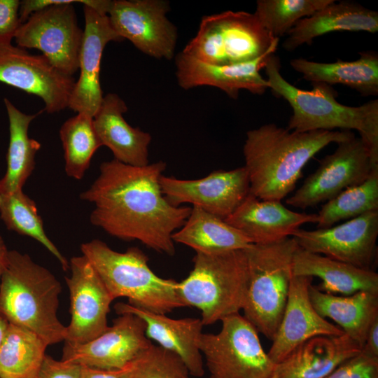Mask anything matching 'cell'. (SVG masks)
Wrapping results in <instances>:
<instances>
[{
  "mask_svg": "<svg viewBox=\"0 0 378 378\" xmlns=\"http://www.w3.org/2000/svg\"><path fill=\"white\" fill-rule=\"evenodd\" d=\"M361 350L371 356L378 357V317L370 325Z\"/></svg>",
  "mask_w": 378,
  "mask_h": 378,
  "instance_id": "obj_42",
  "label": "cell"
},
{
  "mask_svg": "<svg viewBox=\"0 0 378 378\" xmlns=\"http://www.w3.org/2000/svg\"><path fill=\"white\" fill-rule=\"evenodd\" d=\"M354 136L345 130L296 132L273 123L248 131L243 153L250 193L262 200L281 201L294 190L312 157L328 144Z\"/></svg>",
  "mask_w": 378,
  "mask_h": 378,
  "instance_id": "obj_2",
  "label": "cell"
},
{
  "mask_svg": "<svg viewBox=\"0 0 378 378\" xmlns=\"http://www.w3.org/2000/svg\"><path fill=\"white\" fill-rule=\"evenodd\" d=\"M48 346L34 333L10 324L0 347V378H38Z\"/></svg>",
  "mask_w": 378,
  "mask_h": 378,
  "instance_id": "obj_31",
  "label": "cell"
},
{
  "mask_svg": "<svg viewBox=\"0 0 378 378\" xmlns=\"http://www.w3.org/2000/svg\"><path fill=\"white\" fill-rule=\"evenodd\" d=\"M83 38L74 4H64L32 13L20 24L14 40L20 48L41 51L59 72L74 77Z\"/></svg>",
  "mask_w": 378,
  "mask_h": 378,
  "instance_id": "obj_10",
  "label": "cell"
},
{
  "mask_svg": "<svg viewBox=\"0 0 378 378\" xmlns=\"http://www.w3.org/2000/svg\"><path fill=\"white\" fill-rule=\"evenodd\" d=\"M275 38L254 13L227 10L204 16L182 52L210 64H234L258 57Z\"/></svg>",
  "mask_w": 378,
  "mask_h": 378,
  "instance_id": "obj_8",
  "label": "cell"
},
{
  "mask_svg": "<svg viewBox=\"0 0 378 378\" xmlns=\"http://www.w3.org/2000/svg\"><path fill=\"white\" fill-rule=\"evenodd\" d=\"M130 378H191V374L177 355L152 344L134 360Z\"/></svg>",
  "mask_w": 378,
  "mask_h": 378,
  "instance_id": "obj_36",
  "label": "cell"
},
{
  "mask_svg": "<svg viewBox=\"0 0 378 378\" xmlns=\"http://www.w3.org/2000/svg\"><path fill=\"white\" fill-rule=\"evenodd\" d=\"M290 64L308 81L330 86L342 84L363 96L378 94V55L375 52H360L359 58L354 61L326 63L295 58Z\"/></svg>",
  "mask_w": 378,
  "mask_h": 378,
  "instance_id": "obj_28",
  "label": "cell"
},
{
  "mask_svg": "<svg viewBox=\"0 0 378 378\" xmlns=\"http://www.w3.org/2000/svg\"><path fill=\"white\" fill-rule=\"evenodd\" d=\"M71 271L65 280L70 299L71 320L64 343L78 345L88 342L108 327L107 315L113 299L96 270L83 255L69 262Z\"/></svg>",
  "mask_w": 378,
  "mask_h": 378,
  "instance_id": "obj_15",
  "label": "cell"
},
{
  "mask_svg": "<svg viewBox=\"0 0 378 378\" xmlns=\"http://www.w3.org/2000/svg\"><path fill=\"white\" fill-rule=\"evenodd\" d=\"M324 378H378V357L361 350Z\"/></svg>",
  "mask_w": 378,
  "mask_h": 378,
  "instance_id": "obj_37",
  "label": "cell"
},
{
  "mask_svg": "<svg viewBox=\"0 0 378 378\" xmlns=\"http://www.w3.org/2000/svg\"><path fill=\"white\" fill-rule=\"evenodd\" d=\"M265 70L269 89L293 109L287 129L296 132L356 130L369 149L373 165L378 167V99L349 106L337 102V92L326 83H312L311 90L300 89L282 76L279 59L274 54Z\"/></svg>",
  "mask_w": 378,
  "mask_h": 378,
  "instance_id": "obj_3",
  "label": "cell"
},
{
  "mask_svg": "<svg viewBox=\"0 0 378 378\" xmlns=\"http://www.w3.org/2000/svg\"><path fill=\"white\" fill-rule=\"evenodd\" d=\"M167 164L158 161L136 167L115 159L102 162L99 174L82 200L94 204L92 225L124 241H139L161 253H175L172 234L188 218L191 207L174 206L160 181Z\"/></svg>",
  "mask_w": 378,
  "mask_h": 378,
  "instance_id": "obj_1",
  "label": "cell"
},
{
  "mask_svg": "<svg viewBox=\"0 0 378 378\" xmlns=\"http://www.w3.org/2000/svg\"><path fill=\"white\" fill-rule=\"evenodd\" d=\"M210 378V377H209Z\"/></svg>",
  "mask_w": 378,
  "mask_h": 378,
  "instance_id": "obj_46",
  "label": "cell"
},
{
  "mask_svg": "<svg viewBox=\"0 0 378 378\" xmlns=\"http://www.w3.org/2000/svg\"><path fill=\"white\" fill-rule=\"evenodd\" d=\"M333 0H258L254 15L274 38L287 34L300 20Z\"/></svg>",
  "mask_w": 378,
  "mask_h": 378,
  "instance_id": "obj_35",
  "label": "cell"
},
{
  "mask_svg": "<svg viewBox=\"0 0 378 378\" xmlns=\"http://www.w3.org/2000/svg\"><path fill=\"white\" fill-rule=\"evenodd\" d=\"M342 31L377 32L378 13L357 3L333 0L296 23L282 46L291 51L323 34Z\"/></svg>",
  "mask_w": 378,
  "mask_h": 378,
  "instance_id": "obj_25",
  "label": "cell"
},
{
  "mask_svg": "<svg viewBox=\"0 0 378 378\" xmlns=\"http://www.w3.org/2000/svg\"><path fill=\"white\" fill-rule=\"evenodd\" d=\"M309 293L319 315L334 321L362 349L368 329L378 317V293L358 291L337 296L321 291L312 284Z\"/></svg>",
  "mask_w": 378,
  "mask_h": 378,
  "instance_id": "obj_27",
  "label": "cell"
},
{
  "mask_svg": "<svg viewBox=\"0 0 378 378\" xmlns=\"http://www.w3.org/2000/svg\"><path fill=\"white\" fill-rule=\"evenodd\" d=\"M85 27L78 57L80 74L71 94L69 106L76 113L94 117L102 99L99 73L102 57L111 41H124L113 29L107 15L83 6Z\"/></svg>",
  "mask_w": 378,
  "mask_h": 378,
  "instance_id": "obj_19",
  "label": "cell"
},
{
  "mask_svg": "<svg viewBox=\"0 0 378 378\" xmlns=\"http://www.w3.org/2000/svg\"><path fill=\"white\" fill-rule=\"evenodd\" d=\"M114 309L119 315L132 314L140 317L145 323L146 335L149 340L177 355L192 376L204 375L202 355L198 347L204 326L201 318L174 319L124 302L116 303Z\"/></svg>",
  "mask_w": 378,
  "mask_h": 378,
  "instance_id": "obj_22",
  "label": "cell"
},
{
  "mask_svg": "<svg viewBox=\"0 0 378 378\" xmlns=\"http://www.w3.org/2000/svg\"><path fill=\"white\" fill-rule=\"evenodd\" d=\"M0 218L8 230L36 240L57 259L64 270L69 269V261L46 235L35 202L22 189L0 195Z\"/></svg>",
  "mask_w": 378,
  "mask_h": 378,
  "instance_id": "obj_33",
  "label": "cell"
},
{
  "mask_svg": "<svg viewBox=\"0 0 378 378\" xmlns=\"http://www.w3.org/2000/svg\"><path fill=\"white\" fill-rule=\"evenodd\" d=\"M225 221L251 244H267L291 237L306 223H317V214L293 211L281 201L262 200L249 193Z\"/></svg>",
  "mask_w": 378,
  "mask_h": 378,
  "instance_id": "obj_21",
  "label": "cell"
},
{
  "mask_svg": "<svg viewBox=\"0 0 378 378\" xmlns=\"http://www.w3.org/2000/svg\"><path fill=\"white\" fill-rule=\"evenodd\" d=\"M4 102L8 118L9 144L6 154V171L0 178V195L22 190L35 167V157L41 144L30 138L31 122L42 111L27 114L20 111L8 99Z\"/></svg>",
  "mask_w": 378,
  "mask_h": 378,
  "instance_id": "obj_29",
  "label": "cell"
},
{
  "mask_svg": "<svg viewBox=\"0 0 378 378\" xmlns=\"http://www.w3.org/2000/svg\"><path fill=\"white\" fill-rule=\"evenodd\" d=\"M75 82L42 54L34 55L12 44L0 46V83L38 97L48 113L68 108Z\"/></svg>",
  "mask_w": 378,
  "mask_h": 378,
  "instance_id": "obj_14",
  "label": "cell"
},
{
  "mask_svg": "<svg viewBox=\"0 0 378 378\" xmlns=\"http://www.w3.org/2000/svg\"><path fill=\"white\" fill-rule=\"evenodd\" d=\"M293 276H317L316 288L328 293L344 295L358 291L378 293V274L352 265L305 251L300 247L293 258Z\"/></svg>",
  "mask_w": 378,
  "mask_h": 378,
  "instance_id": "obj_26",
  "label": "cell"
},
{
  "mask_svg": "<svg viewBox=\"0 0 378 378\" xmlns=\"http://www.w3.org/2000/svg\"><path fill=\"white\" fill-rule=\"evenodd\" d=\"M111 0H24L20 2L19 17L21 23L25 22L34 13L53 5L80 3L96 11L108 15Z\"/></svg>",
  "mask_w": 378,
  "mask_h": 378,
  "instance_id": "obj_38",
  "label": "cell"
},
{
  "mask_svg": "<svg viewBox=\"0 0 378 378\" xmlns=\"http://www.w3.org/2000/svg\"><path fill=\"white\" fill-rule=\"evenodd\" d=\"M146 325L132 314H120L92 340L78 345L64 343L62 360L102 370L120 369L140 357L151 345Z\"/></svg>",
  "mask_w": 378,
  "mask_h": 378,
  "instance_id": "obj_17",
  "label": "cell"
},
{
  "mask_svg": "<svg viewBox=\"0 0 378 378\" xmlns=\"http://www.w3.org/2000/svg\"><path fill=\"white\" fill-rule=\"evenodd\" d=\"M62 286L47 268L27 253L10 250L0 280V314L48 346L64 342L66 328L57 311Z\"/></svg>",
  "mask_w": 378,
  "mask_h": 378,
  "instance_id": "obj_4",
  "label": "cell"
},
{
  "mask_svg": "<svg viewBox=\"0 0 378 378\" xmlns=\"http://www.w3.org/2000/svg\"><path fill=\"white\" fill-rule=\"evenodd\" d=\"M127 111L126 103L117 94H106L93 117L95 131L115 160L132 166L147 165L151 135L129 125L123 117Z\"/></svg>",
  "mask_w": 378,
  "mask_h": 378,
  "instance_id": "obj_23",
  "label": "cell"
},
{
  "mask_svg": "<svg viewBox=\"0 0 378 378\" xmlns=\"http://www.w3.org/2000/svg\"><path fill=\"white\" fill-rule=\"evenodd\" d=\"M279 38H276L270 48L258 57L245 62L215 65L200 61L181 52L176 57V77L179 86L189 90L199 86L219 88L229 97L237 99L239 90L262 94L269 88L260 70L277 48Z\"/></svg>",
  "mask_w": 378,
  "mask_h": 378,
  "instance_id": "obj_18",
  "label": "cell"
},
{
  "mask_svg": "<svg viewBox=\"0 0 378 378\" xmlns=\"http://www.w3.org/2000/svg\"><path fill=\"white\" fill-rule=\"evenodd\" d=\"M361 351L345 333L310 338L276 364L279 378H324L339 365Z\"/></svg>",
  "mask_w": 378,
  "mask_h": 378,
  "instance_id": "obj_24",
  "label": "cell"
},
{
  "mask_svg": "<svg viewBox=\"0 0 378 378\" xmlns=\"http://www.w3.org/2000/svg\"><path fill=\"white\" fill-rule=\"evenodd\" d=\"M82 365L46 355L38 378H81Z\"/></svg>",
  "mask_w": 378,
  "mask_h": 378,
  "instance_id": "obj_40",
  "label": "cell"
},
{
  "mask_svg": "<svg viewBox=\"0 0 378 378\" xmlns=\"http://www.w3.org/2000/svg\"><path fill=\"white\" fill-rule=\"evenodd\" d=\"M270 378H279L274 373Z\"/></svg>",
  "mask_w": 378,
  "mask_h": 378,
  "instance_id": "obj_45",
  "label": "cell"
},
{
  "mask_svg": "<svg viewBox=\"0 0 378 378\" xmlns=\"http://www.w3.org/2000/svg\"><path fill=\"white\" fill-rule=\"evenodd\" d=\"M217 334L202 333L198 347L210 378H270L276 364L261 345L258 332L239 313L221 321Z\"/></svg>",
  "mask_w": 378,
  "mask_h": 378,
  "instance_id": "obj_9",
  "label": "cell"
},
{
  "mask_svg": "<svg viewBox=\"0 0 378 378\" xmlns=\"http://www.w3.org/2000/svg\"><path fill=\"white\" fill-rule=\"evenodd\" d=\"M20 1L0 0V46L11 44L22 24L19 17Z\"/></svg>",
  "mask_w": 378,
  "mask_h": 378,
  "instance_id": "obj_39",
  "label": "cell"
},
{
  "mask_svg": "<svg viewBox=\"0 0 378 378\" xmlns=\"http://www.w3.org/2000/svg\"><path fill=\"white\" fill-rule=\"evenodd\" d=\"M192 262L188 276L178 283V293L185 307L198 309L204 326L239 313L248 280L245 249L196 253Z\"/></svg>",
  "mask_w": 378,
  "mask_h": 378,
  "instance_id": "obj_6",
  "label": "cell"
},
{
  "mask_svg": "<svg viewBox=\"0 0 378 378\" xmlns=\"http://www.w3.org/2000/svg\"><path fill=\"white\" fill-rule=\"evenodd\" d=\"M9 325V322L0 314V347L4 340Z\"/></svg>",
  "mask_w": 378,
  "mask_h": 378,
  "instance_id": "obj_44",
  "label": "cell"
},
{
  "mask_svg": "<svg viewBox=\"0 0 378 378\" xmlns=\"http://www.w3.org/2000/svg\"><path fill=\"white\" fill-rule=\"evenodd\" d=\"M169 10L164 0H114L107 15L123 40L150 57L169 60L178 39L177 28L167 17Z\"/></svg>",
  "mask_w": 378,
  "mask_h": 378,
  "instance_id": "obj_12",
  "label": "cell"
},
{
  "mask_svg": "<svg viewBox=\"0 0 378 378\" xmlns=\"http://www.w3.org/2000/svg\"><path fill=\"white\" fill-rule=\"evenodd\" d=\"M378 211V169L360 184L346 188L326 202L318 215V228L349 220L365 213Z\"/></svg>",
  "mask_w": 378,
  "mask_h": 378,
  "instance_id": "obj_34",
  "label": "cell"
},
{
  "mask_svg": "<svg viewBox=\"0 0 378 378\" xmlns=\"http://www.w3.org/2000/svg\"><path fill=\"white\" fill-rule=\"evenodd\" d=\"M298 245L292 237L245 248L248 280L242 310L258 332L272 340L287 302L293 258Z\"/></svg>",
  "mask_w": 378,
  "mask_h": 378,
  "instance_id": "obj_7",
  "label": "cell"
},
{
  "mask_svg": "<svg viewBox=\"0 0 378 378\" xmlns=\"http://www.w3.org/2000/svg\"><path fill=\"white\" fill-rule=\"evenodd\" d=\"M134 362L115 370H102L82 365L81 378H130Z\"/></svg>",
  "mask_w": 378,
  "mask_h": 378,
  "instance_id": "obj_41",
  "label": "cell"
},
{
  "mask_svg": "<svg viewBox=\"0 0 378 378\" xmlns=\"http://www.w3.org/2000/svg\"><path fill=\"white\" fill-rule=\"evenodd\" d=\"M9 251L0 235V280L8 263Z\"/></svg>",
  "mask_w": 378,
  "mask_h": 378,
  "instance_id": "obj_43",
  "label": "cell"
},
{
  "mask_svg": "<svg viewBox=\"0 0 378 378\" xmlns=\"http://www.w3.org/2000/svg\"><path fill=\"white\" fill-rule=\"evenodd\" d=\"M59 134L65 172L69 177L80 180L94 153L102 146L94 127L93 117L85 113H76L62 125Z\"/></svg>",
  "mask_w": 378,
  "mask_h": 378,
  "instance_id": "obj_32",
  "label": "cell"
},
{
  "mask_svg": "<svg viewBox=\"0 0 378 378\" xmlns=\"http://www.w3.org/2000/svg\"><path fill=\"white\" fill-rule=\"evenodd\" d=\"M172 239L192 248L196 253L209 254L245 249L251 244L224 219L197 206L191 207L188 218L172 234Z\"/></svg>",
  "mask_w": 378,
  "mask_h": 378,
  "instance_id": "obj_30",
  "label": "cell"
},
{
  "mask_svg": "<svg viewBox=\"0 0 378 378\" xmlns=\"http://www.w3.org/2000/svg\"><path fill=\"white\" fill-rule=\"evenodd\" d=\"M377 169L365 142L354 136L338 143L336 150L320 161L317 169L286 202L301 209L326 202L346 188L363 182Z\"/></svg>",
  "mask_w": 378,
  "mask_h": 378,
  "instance_id": "obj_11",
  "label": "cell"
},
{
  "mask_svg": "<svg viewBox=\"0 0 378 378\" xmlns=\"http://www.w3.org/2000/svg\"><path fill=\"white\" fill-rule=\"evenodd\" d=\"M113 300L126 298L131 305L161 314L184 307L178 283L158 276L149 267L148 256L137 247L125 252L110 248L94 239L80 245Z\"/></svg>",
  "mask_w": 378,
  "mask_h": 378,
  "instance_id": "obj_5",
  "label": "cell"
},
{
  "mask_svg": "<svg viewBox=\"0 0 378 378\" xmlns=\"http://www.w3.org/2000/svg\"><path fill=\"white\" fill-rule=\"evenodd\" d=\"M313 277L293 276L286 307L273 338L269 357L274 364L282 361L299 345L319 335L344 334L338 326L322 317L313 307L309 289Z\"/></svg>",
  "mask_w": 378,
  "mask_h": 378,
  "instance_id": "obj_20",
  "label": "cell"
},
{
  "mask_svg": "<svg viewBox=\"0 0 378 378\" xmlns=\"http://www.w3.org/2000/svg\"><path fill=\"white\" fill-rule=\"evenodd\" d=\"M291 237L305 251L373 270L377 253L378 211L365 213L336 226L314 230L298 228Z\"/></svg>",
  "mask_w": 378,
  "mask_h": 378,
  "instance_id": "obj_13",
  "label": "cell"
},
{
  "mask_svg": "<svg viewBox=\"0 0 378 378\" xmlns=\"http://www.w3.org/2000/svg\"><path fill=\"white\" fill-rule=\"evenodd\" d=\"M162 192L174 206L190 204L222 219L230 216L250 193L244 167L217 170L199 179H180L162 175Z\"/></svg>",
  "mask_w": 378,
  "mask_h": 378,
  "instance_id": "obj_16",
  "label": "cell"
}]
</instances>
